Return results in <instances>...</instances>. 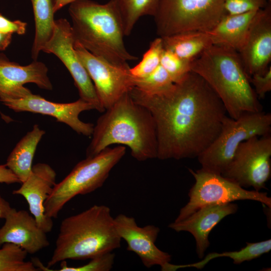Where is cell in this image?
I'll return each mask as SVG.
<instances>
[{"label": "cell", "mask_w": 271, "mask_h": 271, "mask_svg": "<svg viewBox=\"0 0 271 271\" xmlns=\"http://www.w3.org/2000/svg\"><path fill=\"white\" fill-rule=\"evenodd\" d=\"M191 63L164 48L160 60V65L174 83L181 81L191 71Z\"/></svg>", "instance_id": "obj_29"}, {"label": "cell", "mask_w": 271, "mask_h": 271, "mask_svg": "<svg viewBox=\"0 0 271 271\" xmlns=\"http://www.w3.org/2000/svg\"><path fill=\"white\" fill-rule=\"evenodd\" d=\"M125 151L123 146L108 147L77 163L69 174L54 187L44 203L46 215L49 218H56L65 205L72 198L100 188L110 171L124 156Z\"/></svg>", "instance_id": "obj_6"}, {"label": "cell", "mask_w": 271, "mask_h": 271, "mask_svg": "<svg viewBox=\"0 0 271 271\" xmlns=\"http://www.w3.org/2000/svg\"><path fill=\"white\" fill-rule=\"evenodd\" d=\"M68 12L75 41L92 55L122 67L138 59L125 48L122 21L112 0L104 4L78 0L69 4Z\"/></svg>", "instance_id": "obj_3"}, {"label": "cell", "mask_w": 271, "mask_h": 271, "mask_svg": "<svg viewBox=\"0 0 271 271\" xmlns=\"http://www.w3.org/2000/svg\"><path fill=\"white\" fill-rule=\"evenodd\" d=\"M133 77V76H132ZM133 87L147 94H156L166 91L174 84L161 65L152 73L143 78L133 77Z\"/></svg>", "instance_id": "obj_27"}, {"label": "cell", "mask_w": 271, "mask_h": 271, "mask_svg": "<svg viewBox=\"0 0 271 271\" xmlns=\"http://www.w3.org/2000/svg\"><path fill=\"white\" fill-rule=\"evenodd\" d=\"M112 1L120 16L125 36H128L141 17H154L161 0Z\"/></svg>", "instance_id": "obj_24"}, {"label": "cell", "mask_w": 271, "mask_h": 271, "mask_svg": "<svg viewBox=\"0 0 271 271\" xmlns=\"http://www.w3.org/2000/svg\"><path fill=\"white\" fill-rule=\"evenodd\" d=\"M30 1L32 4L35 24L31 56L33 61H37L40 52L53 32L55 24L54 0Z\"/></svg>", "instance_id": "obj_23"}, {"label": "cell", "mask_w": 271, "mask_h": 271, "mask_svg": "<svg viewBox=\"0 0 271 271\" xmlns=\"http://www.w3.org/2000/svg\"><path fill=\"white\" fill-rule=\"evenodd\" d=\"M12 40V34L0 32V51L5 50L10 45Z\"/></svg>", "instance_id": "obj_35"}, {"label": "cell", "mask_w": 271, "mask_h": 271, "mask_svg": "<svg viewBox=\"0 0 271 271\" xmlns=\"http://www.w3.org/2000/svg\"><path fill=\"white\" fill-rule=\"evenodd\" d=\"M21 183L20 180L5 164L0 165V183Z\"/></svg>", "instance_id": "obj_34"}, {"label": "cell", "mask_w": 271, "mask_h": 271, "mask_svg": "<svg viewBox=\"0 0 271 271\" xmlns=\"http://www.w3.org/2000/svg\"><path fill=\"white\" fill-rule=\"evenodd\" d=\"M164 50L162 39L159 37L151 42L149 49L144 54L140 62L130 68L131 75L134 78L145 77L160 65L161 57Z\"/></svg>", "instance_id": "obj_28"}, {"label": "cell", "mask_w": 271, "mask_h": 271, "mask_svg": "<svg viewBox=\"0 0 271 271\" xmlns=\"http://www.w3.org/2000/svg\"><path fill=\"white\" fill-rule=\"evenodd\" d=\"M243 188L260 191L271 176V136L253 137L238 147L221 175Z\"/></svg>", "instance_id": "obj_10"}, {"label": "cell", "mask_w": 271, "mask_h": 271, "mask_svg": "<svg viewBox=\"0 0 271 271\" xmlns=\"http://www.w3.org/2000/svg\"><path fill=\"white\" fill-rule=\"evenodd\" d=\"M228 14L234 15L256 11L266 6L267 0H223Z\"/></svg>", "instance_id": "obj_31"}, {"label": "cell", "mask_w": 271, "mask_h": 271, "mask_svg": "<svg viewBox=\"0 0 271 271\" xmlns=\"http://www.w3.org/2000/svg\"><path fill=\"white\" fill-rule=\"evenodd\" d=\"M56 173L48 164L39 163L32 166L31 173L21 187L13 191L27 201L31 214L46 233L52 230V218L45 214L44 203L56 184Z\"/></svg>", "instance_id": "obj_17"}, {"label": "cell", "mask_w": 271, "mask_h": 271, "mask_svg": "<svg viewBox=\"0 0 271 271\" xmlns=\"http://www.w3.org/2000/svg\"><path fill=\"white\" fill-rule=\"evenodd\" d=\"M27 23L20 20L11 21L0 13V32L6 34H25Z\"/></svg>", "instance_id": "obj_33"}, {"label": "cell", "mask_w": 271, "mask_h": 271, "mask_svg": "<svg viewBox=\"0 0 271 271\" xmlns=\"http://www.w3.org/2000/svg\"><path fill=\"white\" fill-rule=\"evenodd\" d=\"M74 49L89 76L99 101L105 110L133 87L130 67L118 66L101 59L75 41Z\"/></svg>", "instance_id": "obj_11"}, {"label": "cell", "mask_w": 271, "mask_h": 271, "mask_svg": "<svg viewBox=\"0 0 271 271\" xmlns=\"http://www.w3.org/2000/svg\"><path fill=\"white\" fill-rule=\"evenodd\" d=\"M110 208L94 205L61 223L55 247L47 267L67 259H91L120 246Z\"/></svg>", "instance_id": "obj_5"}, {"label": "cell", "mask_w": 271, "mask_h": 271, "mask_svg": "<svg viewBox=\"0 0 271 271\" xmlns=\"http://www.w3.org/2000/svg\"><path fill=\"white\" fill-rule=\"evenodd\" d=\"M227 14L223 0H161L154 16L160 37L188 31L208 32Z\"/></svg>", "instance_id": "obj_8"}, {"label": "cell", "mask_w": 271, "mask_h": 271, "mask_svg": "<svg viewBox=\"0 0 271 271\" xmlns=\"http://www.w3.org/2000/svg\"><path fill=\"white\" fill-rule=\"evenodd\" d=\"M270 131L269 113L248 112L237 119L227 115L217 137L197 157L201 169L222 175L242 142L253 137L270 134Z\"/></svg>", "instance_id": "obj_7"}, {"label": "cell", "mask_w": 271, "mask_h": 271, "mask_svg": "<svg viewBox=\"0 0 271 271\" xmlns=\"http://www.w3.org/2000/svg\"><path fill=\"white\" fill-rule=\"evenodd\" d=\"M28 253L20 246L5 243L0 248V271H38L32 261H26Z\"/></svg>", "instance_id": "obj_26"}, {"label": "cell", "mask_w": 271, "mask_h": 271, "mask_svg": "<svg viewBox=\"0 0 271 271\" xmlns=\"http://www.w3.org/2000/svg\"><path fill=\"white\" fill-rule=\"evenodd\" d=\"M257 11L234 15L226 14L212 30L207 32L212 44L238 52L244 44Z\"/></svg>", "instance_id": "obj_20"}, {"label": "cell", "mask_w": 271, "mask_h": 271, "mask_svg": "<svg viewBox=\"0 0 271 271\" xmlns=\"http://www.w3.org/2000/svg\"><path fill=\"white\" fill-rule=\"evenodd\" d=\"M76 1L78 0H54L53 10L54 13H56L66 5H69Z\"/></svg>", "instance_id": "obj_37"}, {"label": "cell", "mask_w": 271, "mask_h": 271, "mask_svg": "<svg viewBox=\"0 0 271 271\" xmlns=\"http://www.w3.org/2000/svg\"><path fill=\"white\" fill-rule=\"evenodd\" d=\"M250 83L254 86V90L259 98H263L265 94L271 90V67L262 75L255 74L249 78Z\"/></svg>", "instance_id": "obj_32"}, {"label": "cell", "mask_w": 271, "mask_h": 271, "mask_svg": "<svg viewBox=\"0 0 271 271\" xmlns=\"http://www.w3.org/2000/svg\"><path fill=\"white\" fill-rule=\"evenodd\" d=\"M268 2H271V0H267Z\"/></svg>", "instance_id": "obj_38"}, {"label": "cell", "mask_w": 271, "mask_h": 271, "mask_svg": "<svg viewBox=\"0 0 271 271\" xmlns=\"http://www.w3.org/2000/svg\"><path fill=\"white\" fill-rule=\"evenodd\" d=\"M188 170L195 182L189 192V201L180 209L175 222L186 218L203 206L237 200H254L271 208V198L265 192L246 190L221 175L201 169Z\"/></svg>", "instance_id": "obj_9"}, {"label": "cell", "mask_w": 271, "mask_h": 271, "mask_svg": "<svg viewBox=\"0 0 271 271\" xmlns=\"http://www.w3.org/2000/svg\"><path fill=\"white\" fill-rule=\"evenodd\" d=\"M74 42L71 25L66 19L61 18L55 20L53 34L42 51L56 56L72 76L80 98L103 112L105 110L99 101L93 84L76 55Z\"/></svg>", "instance_id": "obj_12"}, {"label": "cell", "mask_w": 271, "mask_h": 271, "mask_svg": "<svg viewBox=\"0 0 271 271\" xmlns=\"http://www.w3.org/2000/svg\"><path fill=\"white\" fill-rule=\"evenodd\" d=\"M270 250V239L255 243L246 242V246L238 251L222 253L212 252L207 254L203 260L197 262L183 265L173 264V270L190 267L201 269L212 259L221 257H229L233 260L234 264H238L258 257L268 252Z\"/></svg>", "instance_id": "obj_25"}, {"label": "cell", "mask_w": 271, "mask_h": 271, "mask_svg": "<svg viewBox=\"0 0 271 271\" xmlns=\"http://www.w3.org/2000/svg\"><path fill=\"white\" fill-rule=\"evenodd\" d=\"M115 255L112 252L94 257L87 264L80 266H69L66 260L61 261L59 271H108L114 263Z\"/></svg>", "instance_id": "obj_30"}, {"label": "cell", "mask_w": 271, "mask_h": 271, "mask_svg": "<svg viewBox=\"0 0 271 271\" xmlns=\"http://www.w3.org/2000/svg\"><path fill=\"white\" fill-rule=\"evenodd\" d=\"M11 208L10 203L0 195V219L5 218Z\"/></svg>", "instance_id": "obj_36"}, {"label": "cell", "mask_w": 271, "mask_h": 271, "mask_svg": "<svg viewBox=\"0 0 271 271\" xmlns=\"http://www.w3.org/2000/svg\"><path fill=\"white\" fill-rule=\"evenodd\" d=\"M250 78L264 74L271 60V5L258 10L251 22L246 40L238 52Z\"/></svg>", "instance_id": "obj_14"}, {"label": "cell", "mask_w": 271, "mask_h": 271, "mask_svg": "<svg viewBox=\"0 0 271 271\" xmlns=\"http://www.w3.org/2000/svg\"><path fill=\"white\" fill-rule=\"evenodd\" d=\"M161 38L165 49L190 62L213 45L207 32L188 31Z\"/></svg>", "instance_id": "obj_22"}, {"label": "cell", "mask_w": 271, "mask_h": 271, "mask_svg": "<svg viewBox=\"0 0 271 271\" xmlns=\"http://www.w3.org/2000/svg\"><path fill=\"white\" fill-rule=\"evenodd\" d=\"M0 101L15 112H30L51 116L79 134L86 137L92 134L94 124L81 121L79 116L83 111L95 109V107L80 98L72 102L57 103L31 93L23 98L6 99Z\"/></svg>", "instance_id": "obj_13"}, {"label": "cell", "mask_w": 271, "mask_h": 271, "mask_svg": "<svg viewBox=\"0 0 271 271\" xmlns=\"http://www.w3.org/2000/svg\"><path fill=\"white\" fill-rule=\"evenodd\" d=\"M129 94L152 114L157 158L162 160L197 158L217 137L227 115L215 92L191 71L162 93L147 94L133 87Z\"/></svg>", "instance_id": "obj_1"}, {"label": "cell", "mask_w": 271, "mask_h": 271, "mask_svg": "<svg viewBox=\"0 0 271 271\" xmlns=\"http://www.w3.org/2000/svg\"><path fill=\"white\" fill-rule=\"evenodd\" d=\"M116 231L127 243V250L136 253L148 268L159 265L166 271L171 255L158 248L155 244L160 228L153 225L140 227L132 217L123 214L114 218Z\"/></svg>", "instance_id": "obj_15"}, {"label": "cell", "mask_w": 271, "mask_h": 271, "mask_svg": "<svg viewBox=\"0 0 271 271\" xmlns=\"http://www.w3.org/2000/svg\"><path fill=\"white\" fill-rule=\"evenodd\" d=\"M191 71L215 92L231 118L262 111L237 51L212 45L191 63Z\"/></svg>", "instance_id": "obj_4"}, {"label": "cell", "mask_w": 271, "mask_h": 271, "mask_svg": "<svg viewBox=\"0 0 271 271\" xmlns=\"http://www.w3.org/2000/svg\"><path fill=\"white\" fill-rule=\"evenodd\" d=\"M237 210V205L232 202L210 204L181 221H174L168 227L176 232L190 233L195 239L197 254L202 258L210 245L208 237L211 231L224 218L234 214Z\"/></svg>", "instance_id": "obj_19"}, {"label": "cell", "mask_w": 271, "mask_h": 271, "mask_svg": "<svg viewBox=\"0 0 271 271\" xmlns=\"http://www.w3.org/2000/svg\"><path fill=\"white\" fill-rule=\"evenodd\" d=\"M46 132L37 124L17 144L8 156L6 165L21 183L29 176L37 147Z\"/></svg>", "instance_id": "obj_21"}, {"label": "cell", "mask_w": 271, "mask_h": 271, "mask_svg": "<svg viewBox=\"0 0 271 271\" xmlns=\"http://www.w3.org/2000/svg\"><path fill=\"white\" fill-rule=\"evenodd\" d=\"M48 72L47 67L42 62L33 61L22 66L0 53V100L27 96L32 92L24 86L27 83L35 84L43 89L52 90Z\"/></svg>", "instance_id": "obj_16"}, {"label": "cell", "mask_w": 271, "mask_h": 271, "mask_svg": "<svg viewBox=\"0 0 271 271\" xmlns=\"http://www.w3.org/2000/svg\"><path fill=\"white\" fill-rule=\"evenodd\" d=\"M4 219L0 228V247L5 243H11L33 254L49 245L47 233L27 211L11 207Z\"/></svg>", "instance_id": "obj_18"}, {"label": "cell", "mask_w": 271, "mask_h": 271, "mask_svg": "<svg viewBox=\"0 0 271 271\" xmlns=\"http://www.w3.org/2000/svg\"><path fill=\"white\" fill-rule=\"evenodd\" d=\"M94 125L86 157L94 156L110 145H123L139 161L157 158L156 125L150 111L136 102L129 92L106 109Z\"/></svg>", "instance_id": "obj_2"}]
</instances>
